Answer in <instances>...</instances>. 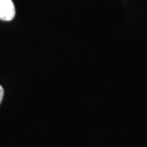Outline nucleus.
<instances>
[{
	"instance_id": "obj_1",
	"label": "nucleus",
	"mask_w": 147,
	"mask_h": 147,
	"mask_svg": "<svg viewBox=\"0 0 147 147\" xmlns=\"http://www.w3.org/2000/svg\"><path fill=\"white\" fill-rule=\"evenodd\" d=\"M16 14L15 6L11 0H0V20L11 21Z\"/></svg>"
},
{
	"instance_id": "obj_2",
	"label": "nucleus",
	"mask_w": 147,
	"mask_h": 147,
	"mask_svg": "<svg viewBox=\"0 0 147 147\" xmlns=\"http://www.w3.org/2000/svg\"><path fill=\"white\" fill-rule=\"evenodd\" d=\"M3 93H4V92H3V87L0 85V103H1V101H2V100H3Z\"/></svg>"
}]
</instances>
